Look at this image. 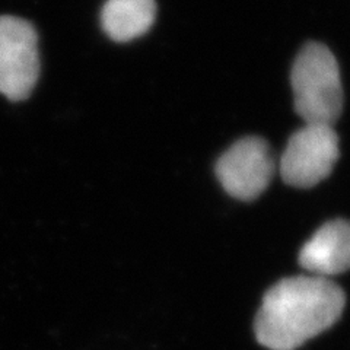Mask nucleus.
Masks as SVG:
<instances>
[{"mask_svg":"<svg viewBox=\"0 0 350 350\" xmlns=\"http://www.w3.org/2000/svg\"><path fill=\"white\" fill-rule=\"evenodd\" d=\"M38 76L37 31L25 19L0 16V94L10 101H24Z\"/></svg>","mask_w":350,"mask_h":350,"instance_id":"20e7f679","label":"nucleus"},{"mask_svg":"<svg viewBox=\"0 0 350 350\" xmlns=\"http://www.w3.org/2000/svg\"><path fill=\"white\" fill-rule=\"evenodd\" d=\"M299 265L324 279L350 270V222L324 224L301 248Z\"/></svg>","mask_w":350,"mask_h":350,"instance_id":"423d86ee","label":"nucleus"},{"mask_svg":"<svg viewBox=\"0 0 350 350\" xmlns=\"http://www.w3.org/2000/svg\"><path fill=\"white\" fill-rule=\"evenodd\" d=\"M340 157L333 126L305 124L291 136L280 158V175L292 187H314L332 174Z\"/></svg>","mask_w":350,"mask_h":350,"instance_id":"7ed1b4c3","label":"nucleus"},{"mask_svg":"<svg viewBox=\"0 0 350 350\" xmlns=\"http://www.w3.org/2000/svg\"><path fill=\"white\" fill-rule=\"evenodd\" d=\"M155 16V0H107L101 10V25L113 41L129 42L145 36Z\"/></svg>","mask_w":350,"mask_h":350,"instance_id":"0eeeda50","label":"nucleus"},{"mask_svg":"<svg viewBox=\"0 0 350 350\" xmlns=\"http://www.w3.org/2000/svg\"><path fill=\"white\" fill-rule=\"evenodd\" d=\"M345 304V292L332 280L319 276L283 279L262 298L256 337L270 350H297L340 319Z\"/></svg>","mask_w":350,"mask_h":350,"instance_id":"f257e3e1","label":"nucleus"},{"mask_svg":"<svg viewBox=\"0 0 350 350\" xmlns=\"http://www.w3.org/2000/svg\"><path fill=\"white\" fill-rule=\"evenodd\" d=\"M295 111L305 124L333 126L343 109L340 68L324 44L308 42L291 72Z\"/></svg>","mask_w":350,"mask_h":350,"instance_id":"f03ea898","label":"nucleus"},{"mask_svg":"<svg viewBox=\"0 0 350 350\" xmlns=\"http://www.w3.org/2000/svg\"><path fill=\"white\" fill-rule=\"evenodd\" d=\"M215 171L229 196L248 202L269 187L275 174V159L265 139L248 136L235 142L217 159Z\"/></svg>","mask_w":350,"mask_h":350,"instance_id":"39448f33","label":"nucleus"}]
</instances>
